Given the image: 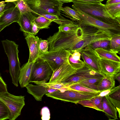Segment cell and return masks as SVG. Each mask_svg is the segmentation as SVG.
I'll return each instance as SVG.
<instances>
[{
    "label": "cell",
    "mask_w": 120,
    "mask_h": 120,
    "mask_svg": "<svg viewBox=\"0 0 120 120\" xmlns=\"http://www.w3.org/2000/svg\"><path fill=\"white\" fill-rule=\"evenodd\" d=\"M47 39L49 42V51L64 49L72 52H79L90 43L87 34L80 26L71 31H58Z\"/></svg>",
    "instance_id": "obj_1"
},
{
    "label": "cell",
    "mask_w": 120,
    "mask_h": 120,
    "mask_svg": "<svg viewBox=\"0 0 120 120\" xmlns=\"http://www.w3.org/2000/svg\"><path fill=\"white\" fill-rule=\"evenodd\" d=\"M72 7L78 10L105 23L120 26V18L112 16L108 12L105 5L101 2L84 3L72 1Z\"/></svg>",
    "instance_id": "obj_2"
},
{
    "label": "cell",
    "mask_w": 120,
    "mask_h": 120,
    "mask_svg": "<svg viewBox=\"0 0 120 120\" xmlns=\"http://www.w3.org/2000/svg\"><path fill=\"white\" fill-rule=\"evenodd\" d=\"M4 51L8 59L9 73L12 83L18 86V77L21 68L18 57V45L14 41L7 39L1 41Z\"/></svg>",
    "instance_id": "obj_3"
},
{
    "label": "cell",
    "mask_w": 120,
    "mask_h": 120,
    "mask_svg": "<svg viewBox=\"0 0 120 120\" xmlns=\"http://www.w3.org/2000/svg\"><path fill=\"white\" fill-rule=\"evenodd\" d=\"M31 9L39 15L43 14L61 16L63 4L57 0H25Z\"/></svg>",
    "instance_id": "obj_4"
},
{
    "label": "cell",
    "mask_w": 120,
    "mask_h": 120,
    "mask_svg": "<svg viewBox=\"0 0 120 120\" xmlns=\"http://www.w3.org/2000/svg\"><path fill=\"white\" fill-rule=\"evenodd\" d=\"M99 94L90 93L69 89L58 90L45 95L56 100L76 104L79 101L90 99L98 95Z\"/></svg>",
    "instance_id": "obj_5"
},
{
    "label": "cell",
    "mask_w": 120,
    "mask_h": 120,
    "mask_svg": "<svg viewBox=\"0 0 120 120\" xmlns=\"http://www.w3.org/2000/svg\"><path fill=\"white\" fill-rule=\"evenodd\" d=\"M75 10L79 14L80 18L78 23L79 26H88L93 27L102 30L112 36L120 34V26L105 23L80 10Z\"/></svg>",
    "instance_id": "obj_6"
},
{
    "label": "cell",
    "mask_w": 120,
    "mask_h": 120,
    "mask_svg": "<svg viewBox=\"0 0 120 120\" xmlns=\"http://www.w3.org/2000/svg\"><path fill=\"white\" fill-rule=\"evenodd\" d=\"M0 100L6 105L10 111V120H14L20 115L25 105L24 96H15L8 92L0 93Z\"/></svg>",
    "instance_id": "obj_7"
},
{
    "label": "cell",
    "mask_w": 120,
    "mask_h": 120,
    "mask_svg": "<svg viewBox=\"0 0 120 120\" xmlns=\"http://www.w3.org/2000/svg\"><path fill=\"white\" fill-rule=\"evenodd\" d=\"M53 72L46 61L38 58L33 65L29 82H47L51 78Z\"/></svg>",
    "instance_id": "obj_8"
},
{
    "label": "cell",
    "mask_w": 120,
    "mask_h": 120,
    "mask_svg": "<svg viewBox=\"0 0 120 120\" xmlns=\"http://www.w3.org/2000/svg\"><path fill=\"white\" fill-rule=\"evenodd\" d=\"M70 54V51L63 49L48 51L45 53L40 52L38 58L46 61L53 71L64 63L69 62Z\"/></svg>",
    "instance_id": "obj_9"
},
{
    "label": "cell",
    "mask_w": 120,
    "mask_h": 120,
    "mask_svg": "<svg viewBox=\"0 0 120 120\" xmlns=\"http://www.w3.org/2000/svg\"><path fill=\"white\" fill-rule=\"evenodd\" d=\"M105 75L95 71L85 64L83 67L77 70L75 72L61 83L68 87L90 79L103 77Z\"/></svg>",
    "instance_id": "obj_10"
},
{
    "label": "cell",
    "mask_w": 120,
    "mask_h": 120,
    "mask_svg": "<svg viewBox=\"0 0 120 120\" xmlns=\"http://www.w3.org/2000/svg\"><path fill=\"white\" fill-rule=\"evenodd\" d=\"M76 70L71 66L69 62L64 63L53 72L49 82L61 83L75 72Z\"/></svg>",
    "instance_id": "obj_11"
},
{
    "label": "cell",
    "mask_w": 120,
    "mask_h": 120,
    "mask_svg": "<svg viewBox=\"0 0 120 120\" xmlns=\"http://www.w3.org/2000/svg\"><path fill=\"white\" fill-rule=\"evenodd\" d=\"M100 72L105 75L114 76L120 71V62L98 58Z\"/></svg>",
    "instance_id": "obj_12"
},
{
    "label": "cell",
    "mask_w": 120,
    "mask_h": 120,
    "mask_svg": "<svg viewBox=\"0 0 120 120\" xmlns=\"http://www.w3.org/2000/svg\"><path fill=\"white\" fill-rule=\"evenodd\" d=\"M79 52L81 53V56L85 64L92 69L101 73L98 60L99 57L94 50H87L84 48L81 50Z\"/></svg>",
    "instance_id": "obj_13"
},
{
    "label": "cell",
    "mask_w": 120,
    "mask_h": 120,
    "mask_svg": "<svg viewBox=\"0 0 120 120\" xmlns=\"http://www.w3.org/2000/svg\"><path fill=\"white\" fill-rule=\"evenodd\" d=\"M25 39L28 46L30 55L28 62L30 63H34L38 58L40 53L38 40L39 38L33 34L25 35Z\"/></svg>",
    "instance_id": "obj_14"
},
{
    "label": "cell",
    "mask_w": 120,
    "mask_h": 120,
    "mask_svg": "<svg viewBox=\"0 0 120 120\" xmlns=\"http://www.w3.org/2000/svg\"><path fill=\"white\" fill-rule=\"evenodd\" d=\"M21 15L20 13L15 5L4 8L3 14L0 17V25L9 26L13 22H17Z\"/></svg>",
    "instance_id": "obj_15"
},
{
    "label": "cell",
    "mask_w": 120,
    "mask_h": 120,
    "mask_svg": "<svg viewBox=\"0 0 120 120\" xmlns=\"http://www.w3.org/2000/svg\"><path fill=\"white\" fill-rule=\"evenodd\" d=\"M25 87L29 94L32 95L36 100L40 101H41L44 95L58 90L46 87L39 85H34L31 84H29Z\"/></svg>",
    "instance_id": "obj_16"
},
{
    "label": "cell",
    "mask_w": 120,
    "mask_h": 120,
    "mask_svg": "<svg viewBox=\"0 0 120 120\" xmlns=\"http://www.w3.org/2000/svg\"><path fill=\"white\" fill-rule=\"evenodd\" d=\"M35 17L31 12H28L21 14L17 22L20 26V29L25 35L32 34V23Z\"/></svg>",
    "instance_id": "obj_17"
},
{
    "label": "cell",
    "mask_w": 120,
    "mask_h": 120,
    "mask_svg": "<svg viewBox=\"0 0 120 120\" xmlns=\"http://www.w3.org/2000/svg\"><path fill=\"white\" fill-rule=\"evenodd\" d=\"M34 63L28 62L21 68L18 77V81L22 88L26 87L29 83L32 69Z\"/></svg>",
    "instance_id": "obj_18"
},
{
    "label": "cell",
    "mask_w": 120,
    "mask_h": 120,
    "mask_svg": "<svg viewBox=\"0 0 120 120\" xmlns=\"http://www.w3.org/2000/svg\"><path fill=\"white\" fill-rule=\"evenodd\" d=\"M103 112L109 118L112 120L118 119L117 111L115 107L108 98L107 95L102 97Z\"/></svg>",
    "instance_id": "obj_19"
},
{
    "label": "cell",
    "mask_w": 120,
    "mask_h": 120,
    "mask_svg": "<svg viewBox=\"0 0 120 120\" xmlns=\"http://www.w3.org/2000/svg\"><path fill=\"white\" fill-rule=\"evenodd\" d=\"M94 51L99 58L120 62V57L117 55V53L110 50L99 48L95 49Z\"/></svg>",
    "instance_id": "obj_20"
},
{
    "label": "cell",
    "mask_w": 120,
    "mask_h": 120,
    "mask_svg": "<svg viewBox=\"0 0 120 120\" xmlns=\"http://www.w3.org/2000/svg\"><path fill=\"white\" fill-rule=\"evenodd\" d=\"M114 76L105 75L99 82L98 90L101 92L111 89L115 86Z\"/></svg>",
    "instance_id": "obj_21"
},
{
    "label": "cell",
    "mask_w": 120,
    "mask_h": 120,
    "mask_svg": "<svg viewBox=\"0 0 120 120\" xmlns=\"http://www.w3.org/2000/svg\"><path fill=\"white\" fill-rule=\"evenodd\" d=\"M12 3L17 7L19 11L21 14L30 12L36 15V17L39 16L37 14L31 9L25 0H18Z\"/></svg>",
    "instance_id": "obj_22"
},
{
    "label": "cell",
    "mask_w": 120,
    "mask_h": 120,
    "mask_svg": "<svg viewBox=\"0 0 120 120\" xmlns=\"http://www.w3.org/2000/svg\"><path fill=\"white\" fill-rule=\"evenodd\" d=\"M110 40H105L95 42L86 46L84 49L94 50L97 48H101L109 50Z\"/></svg>",
    "instance_id": "obj_23"
},
{
    "label": "cell",
    "mask_w": 120,
    "mask_h": 120,
    "mask_svg": "<svg viewBox=\"0 0 120 120\" xmlns=\"http://www.w3.org/2000/svg\"><path fill=\"white\" fill-rule=\"evenodd\" d=\"M61 11L65 15V16L73 22L75 21L78 23L80 20L79 16L77 11L68 6L62 7Z\"/></svg>",
    "instance_id": "obj_24"
},
{
    "label": "cell",
    "mask_w": 120,
    "mask_h": 120,
    "mask_svg": "<svg viewBox=\"0 0 120 120\" xmlns=\"http://www.w3.org/2000/svg\"><path fill=\"white\" fill-rule=\"evenodd\" d=\"M41 15L51 20L52 22H54L60 25L76 23L66 19L61 15L60 17H58L56 15L47 14H43Z\"/></svg>",
    "instance_id": "obj_25"
},
{
    "label": "cell",
    "mask_w": 120,
    "mask_h": 120,
    "mask_svg": "<svg viewBox=\"0 0 120 120\" xmlns=\"http://www.w3.org/2000/svg\"><path fill=\"white\" fill-rule=\"evenodd\" d=\"M34 21L37 26L40 29H48L52 22L51 20L41 15L35 17Z\"/></svg>",
    "instance_id": "obj_26"
},
{
    "label": "cell",
    "mask_w": 120,
    "mask_h": 120,
    "mask_svg": "<svg viewBox=\"0 0 120 120\" xmlns=\"http://www.w3.org/2000/svg\"><path fill=\"white\" fill-rule=\"evenodd\" d=\"M110 50L116 53H120V34L112 36L110 40Z\"/></svg>",
    "instance_id": "obj_27"
},
{
    "label": "cell",
    "mask_w": 120,
    "mask_h": 120,
    "mask_svg": "<svg viewBox=\"0 0 120 120\" xmlns=\"http://www.w3.org/2000/svg\"><path fill=\"white\" fill-rule=\"evenodd\" d=\"M103 77L92 78L84 81L78 83L81 84L91 89L98 91V85Z\"/></svg>",
    "instance_id": "obj_28"
},
{
    "label": "cell",
    "mask_w": 120,
    "mask_h": 120,
    "mask_svg": "<svg viewBox=\"0 0 120 120\" xmlns=\"http://www.w3.org/2000/svg\"><path fill=\"white\" fill-rule=\"evenodd\" d=\"M37 85H39L45 87L58 90L68 89H70L68 87L62 83H53L44 82H34Z\"/></svg>",
    "instance_id": "obj_29"
},
{
    "label": "cell",
    "mask_w": 120,
    "mask_h": 120,
    "mask_svg": "<svg viewBox=\"0 0 120 120\" xmlns=\"http://www.w3.org/2000/svg\"><path fill=\"white\" fill-rule=\"evenodd\" d=\"M106 7L108 12L112 16L116 18H120V3L112 4Z\"/></svg>",
    "instance_id": "obj_30"
},
{
    "label": "cell",
    "mask_w": 120,
    "mask_h": 120,
    "mask_svg": "<svg viewBox=\"0 0 120 120\" xmlns=\"http://www.w3.org/2000/svg\"><path fill=\"white\" fill-rule=\"evenodd\" d=\"M68 87L71 89L90 93L99 94L101 92L87 87L80 83L74 84Z\"/></svg>",
    "instance_id": "obj_31"
},
{
    "label": "cell",
    "mask_w": 120,
    "mask_h": 120,
    "mask_svg": "<svg viewBox=\"0 0 120 120\" xmlns=\"http://www.w3.org/2000/svg\"><path fill=\"white\" fill-rule=\"evenodd\" d=\"M107 96L109 99L114 106L120 109V89Z\"/></svg>",
    "instance_id": "obj_32"
},
{
    "label": "cell",
    "mask_w": 120,
    "mask_h": 120,
    "mask_svg": "<svg viewBox=\"0 0 120 120\" xmlns=\"http://www.w3.org/2000/svg\"><path fill=\"white\" fill-rule=\"evenodd\" d=\"M10 112L6 105L0 100V120L9 119Z\"/></svg>",
    "instance_id": "obj_33"
},
{
    "label": "cell",
    "mask_w": 120,
    "mask_h": 120,
    "mask_svg": "<svg viewBox=\"0 0 120 120\" xmlns=\"http://www.w3.org/2000/svg\"><path fill=\"white\" fill-rule=\"evenodd\" d=\"M79 26L77 23L60 25L58 27L59 31L64 32L71 31L76 29Z\"/></svg>",
    "instance_id": "obj_34"
},
{
    "label": "cell",
    "mask_w": 120,
    "mask_h": 120,
    "mask_svg": "<svg viewBox=\"0 0 120 120\" xmlns=\"http://www.w3.org/2000/svg\"><path fill=\"white\" fill-rule=\"evenodd\" d=\"M69 62L71 66L76 70L83 67L85 65L83 61L80 59L78 60H75L72 58L70 54L68 58Z\"/></svg>",
    "instance_id": "obj_35"
},
{
    "label": "cell",
    "mask_w": 120,
    "mask_h": 120,
    "mask_svg": "<svg viewBox=\"0 0 120 120\" xmlns=\"http://www.w3.org/2000/svg\"><path fill=\"white\" fill-rule=\"evenodd\" d=\"M38 43L40 52L45 53L48 52L49 42L48 40H42L39 38Z\"/></svg>",
    "instance_id": "obj_36"
},
{
    "label": "cell",
    "mask_w": 120,
    "mask_h": 120,
    "mask_svg": "<svg viewBox=\"0 0 120 120\" xmlns=\"http://www.w3.org/2000/svg\"><path fill=\"white\" fill-rule=\"evenodd\" d=\"M76 104H79L84 106L92 108L99 111L98 109L95 105L92 98L79 101Z\"/></svg>",
    "instance_id": "obj_37"
},
{
    "label": "cell",
    "mask_w": 120,
    "mask_h": 120,
    "mask_svg": "<svg viewBox=\"0 0 120 120\" xmlns=\"http://www.w3.org/2000/svg\"><path fill=\"white\" fill-rule=\"evenodd\" d=\"M95 106L99 111L103 112L102 103V97L98 95L92 98Z\"/></svg>",
    "instance_id": "obj_38"
},
{
    "label": "cell",
    "mask_w": 120,
    "mask_h": 120,
    "mask_svg": "<svg viewBox=\"0 0 120 120\" xmlns=\"http://www.w3.org/2000/svg\"><path fill=\"white\" fill-rule=\"evenodd\" d=\"M40 114L42 120H49L50 119V112L49 109L47 107H44L42 108Z\"/></svg>",
    "instance_id": "obj_39"
},
{
    "label": "cell",
    "mask_w": 120,
    "mask_h": 120,
    "mask_svg": "<svg viewBox=\"0 0 120 120\" xmlns=\"http://www.w3.org/2000/svg\"><path fill=\"white\" fill-rule=\"evenodd\" d=\"M120 89V86L119 85L117 86L114 87L111 89L102 91L98 95L102 97L106 95H109Z\"/></svg>",
    "instance_id": "obj_40"
},
{
    "label": "cell",
    "mask_w": 120,
    "mask_h": 120,
    "mask_svg": "<svg viewBox=\"0 0 120 120\" xmlns=\"http://www.w3.org/2000/svg\"><path fill=\"white\" fill-rule=\"evenodd\" d=\"M7 92V85L0 74V93Z\"/></svg>",
    "instance_id": "obj_41"
},
{
    "label": "cell",
    "mask_w": 120,
    "mask_h": 120,
    "mask_svg": "<svg viewBox=\"0 0 120 120\" xmlns=\"http://www.w3.org/2000/svg\"><path fill=\"white\" fill-rule=\"evenodd\" d=\"M70 52L71 56L73 59L75 60H78L80 59L81 54L80 52L77 51Z\"/></svg>",
    "instance_id": "obj_42"
},
{
    "label": "cell",
    "mask_w": 120,
    "mask_h": 120,
    "mask_svg": "<svg viewBox=\"0 0 120 120\" xmlns=\"http://www.w3.org/2000/svg\"><path fill=\"white\" fill-rule=\"evenodd\" d=\"M40 29L37 26L34 21L32 23V34L34 35H36Z\"/></svg>",
    "instance_id": "obj_43"
},
{
    "label": "cell",
    "mask_w": 120,
    "mask_h": 120,
    "mask_svg": "<svg viewBox=\"0 0 120 120\" xmlns=\"http://www.w3.org/2000/svg\"><path fill=\"white\" fill-rule=\"evenodd\" d=\"M119 3H120V0H107L105 5L106 6Z\"/></svg>",
    "instance_id": "obj_44"
},
{
    "label": "cell",
    "mask_w": 120,
    "mask_h": 120,
    "mask_svg": "<svg viewBox=\"0 0 120 120\" xmlns=\"http://www.w3.org/2000/svg\"><path fill=\"white\" fill-rule=\"evenodd\" d=\"M72 1H75L84 3H95L99 2H101V0H72Z\"/></svg>",
    "instance_id": "obj_45"
},
{
    "label": "cell",
    "mask_w": 120,
    "mask_h": 120,
    "mask_svg": "<svg viewBox=\"0 0 120 120\" xmlns=\"http://www.w3.org/2000/svg\"><path fill=\"white\" fill-rule=\"evenodd\" d=\"M4 1L0 2V16H1L3 14L4 8L6 5Z\"/></svg>",
    "instance_id": "obj_46"
},
{
    "label": "cell",
    "mask_w": 120,
    "mask_h": 120,
    "mask_svg": "<svg viewBox=\"0 0 120 120\" xmlns=\"http://www.w3.org/2000/svg\"><path fill=\"white\" fill-rule=\"evenodd\" d=\"M115 79L118 81L119 83L120 82V72H119L114 76Z\"/></svg>",
    "instance_id": "obj_47"
},
{
    "label": "cell",
    "mask_w": 120,
    "mask_h": 120,
    "mask_svg": "<svg viewBox=\"0 0 120 120\" xmlns=\"http://www.w3.org/2000/svg\"><path fill=\"white\" fill-rule=\"evenodd\" d=\"M63 3L72 2V0H57Z\"/></svg>",
    "instance_id": "obj_48"
},
{
    "label": "cell",
    "mask_w": 120,
    "mask_h": 120,
    "mask_svg": "<svg viewBox=\"0 0 120 120\" xmlns=\"http://www.w3.org/2000/svg\"><path fill=\"white\" fill-rule=\"evenodd\" d=\"M8 26V25H0V32L6 27Z\"/></svg>",
    "instance_id": "obj_49"
},
{
    "label": "cell",
    "mask_w": 120,
    "mask_h": 120,
    "mask_svg": "<svg viewBox=\"0 0 120 120\" xmlns=\"http://www.w3.org/2000/svg\"><path fill=\"white\" fill-rule=\"evenodd\" d=\"M20 0H5L4 1L5 2H14Z\"/></svg>",
    "instance_id": "obj_50"
},
{
    "label": "cell",
    "mask_w": 120,
    "mask_h": 120,
    "mask_svg": "<svg viewBox=\"0 0 120 120\" xmlns=\"http://www.w3.org/2000/svg\"><path fill=\"white\" fill-rule=\"evenodd\" d=\"M104 0H101V2L102 1Z\"/></svg>",
    "instance_id": "obj_51"
},
{
    "label": "cell",
    "mask_w": 120,
    "mask_h": 120,
    "mask_svg": "<svg viewBox=\"0 0 120 120\" xmlns=\"http://www.w3.org/2000/svg\"></svg>",
    "instance_id": "obj_52"
}]
</instances>
